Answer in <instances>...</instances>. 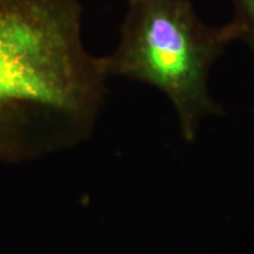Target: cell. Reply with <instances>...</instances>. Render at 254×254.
<instances>
[{
  "mask_svg": "<svg viewBox=\"0 0 254 254\" xmlns=\"http://www.w3.org/2000/svg\"><path fill=\"white\" fill-rule=\"evenodd\" d=\"M234 17L232 23L236 25L239 39L250 46L254 53V0H232Z\"/></svg>",
  "mask_w": 254,
  "mask_h": 254,
  "instance_id": "3",
  "label": "cell"
},
{
  "mask_svg": "<svg viewBox=\"0 0 254 254\" xmlns=\"http://www.w3.org/2000/svg\"><path fill=\"white\" fill-rule=\"evenodd\" d=\"M78 0H0V163L77 144L106 92L82 40Z\"/></svg>",
  "mask_w": 254,
  "mask_h": 254,
  "instance_id": "1",
  "label": "cell"
},
{
  "mask_svg": "<svg viewBox=\"0 0 254 254\" xmlns=\"http://www.w3.org/2000/svg\"><path fill=\"white\" fill-rule=\"evenodd\" d=\"M128 2L118 46L103 57L105 71L163 92L176 109L184 139L192 141L204 117L222 113L208 77L226 47L239 39L236 25H207L190 0Z\"/></svg>",
  "mask_w": 254,
  "mask_h": 254,
  "instance_id": "2",
  "label": "cell"
}]
</instances>
